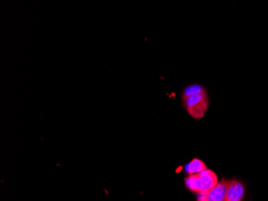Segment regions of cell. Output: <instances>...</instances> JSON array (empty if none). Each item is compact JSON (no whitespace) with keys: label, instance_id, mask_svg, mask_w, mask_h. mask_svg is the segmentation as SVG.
Segmentation results:
<instances>
[{"label":"cell","instance_id":"cell-3","mask_svg":"<svg viewBox=\"0 0 268 201\" xmlns=\"http://www.w3.org/2000/svg\"><path fill=\"white\" fill-rule=\"evenodd\" d=\"M230 181L223 180L213 189L204 194H198L197 201H224Z\"/></svg>","mask_w":268,"mask_h":201},{"label":"cell","instance_id":"cell-1","mask_svg":"<svg viewBox=\"0 0 268 201\" xmlns=\"http://www.w3.org/2000/svg\"><path fill=\"white\" fill-rule=\"evenodd\" d=\"M181 100L185 110L193 118L200 119L204 117L209 106L207 92L200 85H191L184 89Z\"/></svg>","mask_w":268,"mask_h":201},{"label":"cell","instance_id":"cell-2","mask_svg":"<svg viewBox=\"0 0 268 201\" xmlns=\"http://www.w3.org/2000/svg\"><path fill=\"white\" fill-rule=\"evenodd\" d=\"M218 177L212 170L191 174L185 179V184L190 191L197 194H204L217 186Z\"/></svg>","mask_w":268,"mask_h":201},{"label":"cell","instance_id":"cell-5","mask_svg":"<svg viewBox=\"0 0 268 201\" xmlns=\"http://www.w3.org/2000/svg\"><path fill=\"white\" fill-rule=\"evenodd\" d=\"M184 169H185V172L191 175V174H198V173L206 171L207 167H206V163L204 162L195 158L194 160H191L188 164L185 166Z\"/></svg>","mask_w":268,"mask_h":201},{"label":"cell","instance_id":"cell-4","mask_svg":"<svg viewBox=\"0 0 268 201\" xmlns=\"http://www.w3.org/2000/svg\"><path fill=\"white\" fill-rule=\"evenodd\" d=\"M245 193L244 184L239 181H230L224 201H242Z\"/></svg>","mask_w":268,"mask_h":201}]
</instances>
